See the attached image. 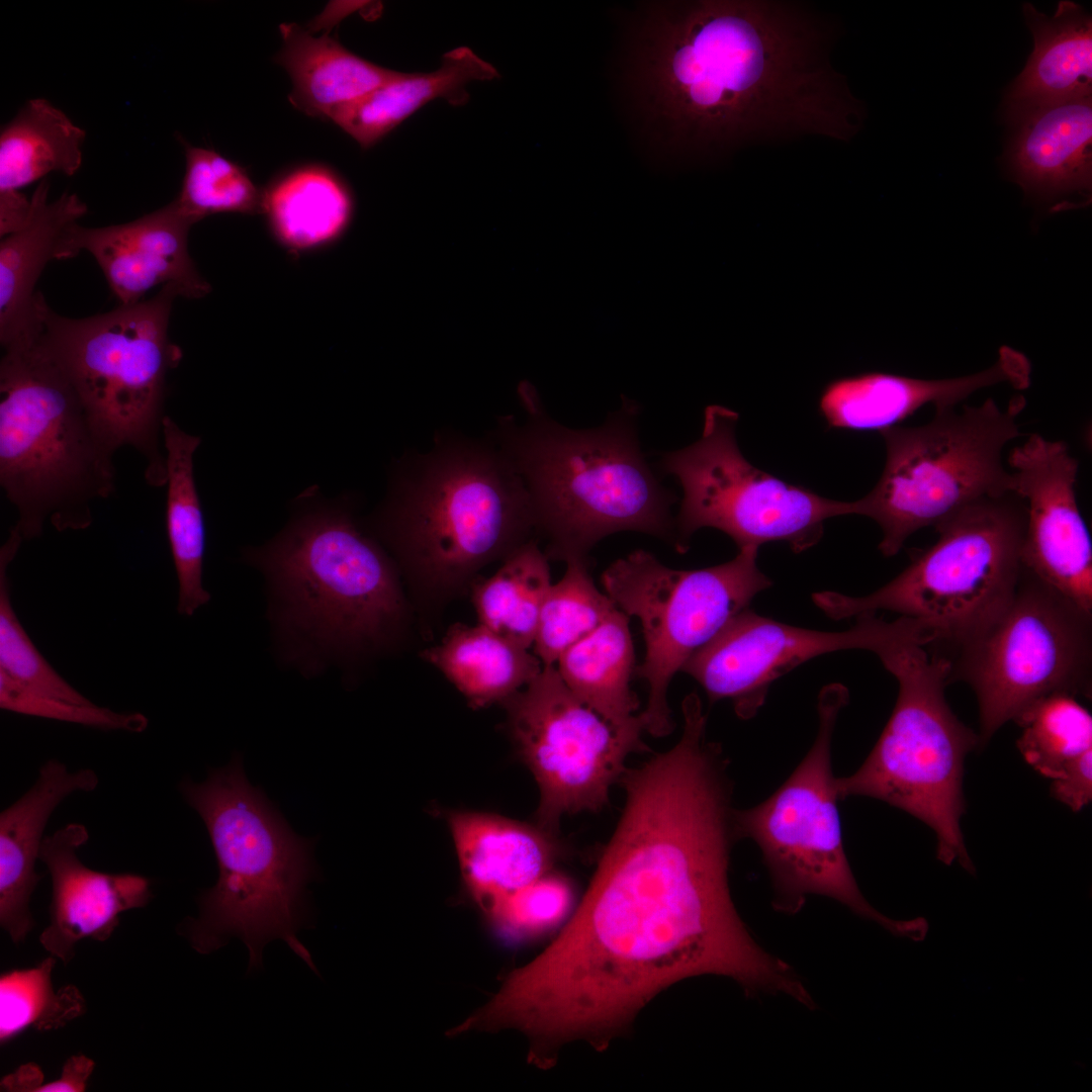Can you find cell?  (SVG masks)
<instances>
[{"instance_id":"5b68a950","label":"cell","mask_w":1092,"mask_h":1092,"mask_svg":"<svg viewBox=\"0 0 1092 1092\" xmlns=\"http://www.w3.org/2000/svg\"><path fill=\"white\" fill-rule=\"evenodd\" d=\"M384 538L404 568L452 589L507 558L536 528L526 485L494 444L438 436L399 469L380 513Z\"/></svg>"},{"instance_id":"d6986e66","label":"cell","mask_w":1092,"mask_h":1092,"mask_svg":"<svg viewBox=\"0 0 1092 1092\" xmlns=\"http://www.w3.org/2000/svg\"><path fill=\"white\" fill-rule=\"evenodd\" d=\"M88 839L85 825L68 823L43 838L39 852L52 882L50 923L39 942L64 964L73 959L80 940H107L122 913L145 907L153 897L144 876L103 873L84 864L79 849Z\"/></svg>"},{"instance_id":"e575fe53","label":"cell","mask_w":1092,"mask_h":1092,"mask_svg":"<svg viewBox=\"0 0 1092 1092\" xmlns=\"http://www.w3.org/2000/svg\"><path fill=\"white\" fill-rule=\"evenodd\" d=\"M1021 728L1017 747L1041 776L1055 780L1075 759L1092 749V716L1075 696L1044 697L1014 720Z\"/></svg>"},{"instance_id":"52a82bcc","label":"cell","mask_w":1092,"mask_h":1092,"mask_svg":"<svg viewBox=\"0 0 1092 1092\" xmlns=\"http://www.w3.org/2000/svg\"><path fill=\"white\" fill-rule=\"evenodd\" d=\"M926 645L922 631L905 623L875 652L898 681L897 701L863 763L835 779L836 792L839 800L870 797L911 814L935 832L939 860L974 873L961 818L965 758L980 738L946 702L947 659Z\"/></svg>"},{"instance_id":"ac0fdd59","label":"cell","mask_w":1092,"mask_h":1092,"mask_svg":"<svg viewBox=\"0 0 1092 1092\" xmlns=\"http://www.w3.org/2000/svg\"><path fill=\"white\" fill-rule=\"evenodd\" d=\"M196 223L175 200L132 221L84 228L75 224L66 240L68 259L87 251L96 260L120 304L144 300L157 285L173 284L186 298L206 296L211 287L188 252Z\"/></svg>"},{"instance_id":"ab89813d","label":"cell","mask_w":1092,"mask_h":1092,"mask_svg":"<svg viewBox=\"0 0 1092 1092\" xmlns=\"http://www.w3.org/2000/svg\"><path fill=\"white\" fill-rule=\"evenodd\" d=\"M0 708L22 715L52 719L101 729L140 733L148 718L139 712H116L94 703L88 705L38 695L0 671Z\"/></svg>"},{"instance_id":"f546056e","label":"cell","mask_w":1092,"mask_h":1092,"mask_svg":"<svg viewBox=\"0 0 1092 1092\" xmlns=\"http://www.w3.org/2000/svg\"><path fill=\"white\" fill-rule=\"evenodd\" d=\"M200 442V437L182 430L169 416L164 418L165 526L178 579L177 612L183 616H192L210 600L202 584L205 525L193 465Z\"/></svg>"},{"instance_id":"6da1fadb","label":"cell","mask_w":1092,"mask_h":1092,"mask_svg":"<svg viewBox=\"0 0 1092 1092\" xmlns=\"http://www.w3.org/2000/svg\"><path fill=\"white\" fill-rule=\"evenodd\" d=\"M626 802L581 903L560 935L479 1013L515 1027L535 1058L573 1039L604 1046L658 993L719 975L746 991L809 998L753 940L731 899V785L713 765L663 753L628 769Z\"/></svg>"},{"instance_id":"7402d4cb","label":"cell","mask_w":1092,"mask_h":1092,"mask_svg":"<svg viewBox=\"0 0 1092 1092\" xmlns=\"http://www.w3.org/2000/svg\"><path fill=\"white\" fill-rule=\"evenodd\" d=\"M465 885L489 914L505 898L546 875L559 856L556 833L500 816L448 817Z\"/></svg>"},{"instance_id":"277c9868","label":"cell","mask_w":1092,"mask_h":1092,"mask_svg":"<svg viewBox=\"0 0 1092 1092\" xmlns=\"http://www.w3.org/2000/svg\"><path fill=\"white\" fill-rule=\"evenodd\" d=\"M248 557L268 582L284 657L306 670L378 648L402 621L392 561L344 509L306 510Z\"/></svg>"},{"instance_id":"8d00e7d4","label":"cell","mask_w":1092,"mask_h":1092,"mask_svg":"<svg viewBox=\"0 0 1092 1092\" xmlns=\"http://www.w3.org/2000/svg\"><path fill=\"white\" fill-rule=\"evenodd\" d=\"M186 169L178 207L195 222L216 213H261L262 190L247 170L219 153L181 140Z\"/></svg>"},{"instance_id":"7a4b0ae2","label":"cell","mask_w":1092,"mask_h":1092,"mask_svg":"<svg viewBox=\"0 0 1092 1092\" xmlns=\"http://www.w3.org/2000/svg\"><path fill=\"white\" fill-rule=\"evenodd\" d=\"M524 424L502 418L494 444L528 490L547 557L588 560L604 537L621 531L651 534L674 544L675 502L649 468L638 443V406L625 402L601 427L573 430L545 413L535 389L521 386Z\"/></svg>"},{"instance_id":"2e32d148","label":"cell","mask_w":1092,"mask_h":1092,"mask_svg":"<svg viewBox=\"0 0 1092 1092\" xmlns=\"http://www.w3.org/2000/svg\"><path fill=\"white\" fill-rule=\"evenodd\" d=\"M889 622L875 613L856 617L845 631L798 628L762 617L749 609L735 615L684 664L711 703L729 699L742 719L763 705L770 684L816 656L845 650L875 652Z\"/></svg>"},{"instance_id":"30bf717a","label":"cell","mask_w":1092,"mask_h":1092,"mask_svg":"<svg viewBox=\"0 0 1092 1092\" xmlns=\"http://www.w3.org/2000/svg\"><path fill=\"white\" fill-rule=\"evenodd\" d=\"M1022 396L1001 407L993 398L980 405L938 406L921 426L880 432L886 460L880 479L852 502V515L881 528L880 551L896 555L916 531L935 526L983 497L1013 491L1004 461L1006 446L1019 437Z\"/></svg>"},{"instance_id":"8992f818","label":"cell","mask_w":1092,"mask_h":1092,"mask_svg":"<svg viewBox=\"0 0 1092 1092\" xmlns=\"http://www.w3.org/2000/svg\"><path fill=\"white\" fill-rule=\"evenodd\" d=\"M0 362V484L23 541L88 528L92 504L114 490L116 449L41 343L32 321Z\"/></svg>"},{"instance_id":"3957f363","label":"cell","mask_w":1092,"mask_h":1092,"mask_svg":"<svg viewBox=\"0 0 1092 1092\" xmlns=\"http://www.w3.org/2000/svg\"><path fill=\"white\" fill-rule=\"evenodd\" d=\"M179 790L201 817L218 867L216 883L199 898L198 917L183 927L191 946L206 954L239 937L250 974L262 968L264 946L281 939L317 974L297 937L305 888L316 877L311 840L297 836L249 783L239 755L201 783L183 780Z\"/></svg>"},{"instance_id":"f1b7e54d","label":"cell","mask_w":1092,"mask_h":1092,"mask_svg":"<svg viewBox=\"0 0 1092 1092\" xmlns=\"http://www.w3.org/2000/svg\"><path fill=\"white\" fill-rule=\"evenodd\" d=\"M474 708L504 702L542 670L539 658L478 624H455L441 643L424 651Z\"/></svg>"},{"instance_id":"8fae6325","label":"cell","mask_w":1092,"mask_h":1092,"mask_svg":"<svg viewBox=\"0 0 1092 1092\" xmlns=\"http://www.w3.org/2000/svg\"><path fill=\"white\" fill-rule=\"evenodd\" d=\"M945 658L948 684L965 681L976 695L983 746L1044 697L1091 698L1092 611L1023 566L1001 614Z\"/></svg>"},{"instance_id":"44dd1931","label":"cell","mask_w":1092,"mask_h":1092,"mask_svg":"<svg viewBox=\"0 0 1092 1092\" xmlns=\"http://www.w3.org/2000/svg\"><path fill=\"white\" fill-rule=\"evenodd\" d=\"M99 778L91 768L70 770L50 759L32 786L0 813V924L14 943L33 926L30 899L39 880L36 860L46 826L57 807L77 792H91Z\"/></svg>"},{"instance_id":"d6a6232c","label":"cell","mask_w":1092,"mask_h":1092,"mask_svg":"<svg viewBox=\"0 0 1092 1092\" xmlns=\"http://www.w3.org/2000/svg\"><path fill=\"white\" fill-rule=\"evenodd\" d=\"M551 584L548 557L534 541L526 542L492 576L473 586L479 624L528 649Z\"/></svg>"},{"instance_id":"ba28073f","label":"cell","mask_w":1092,"mask_h":1092,"mask_svg":"<svg viewBox=\"0 0 1092 1092\" xmlns=\"http://www.w3.org/2000/svg\"><path fill=\"white\" fill-rule=\"evenodd\" d=\"M1024 500L1014 491L983 497L934 526L938 538L884 586L864 597L813 595L841 620L879 610L917 621L927 649L946 657L981 634L1013 597L1023 570Z\"/></svg>"},{"instance_id":"7c38bea8","label":"cell","mask_w":1092,"mask_h":1092,"mask_svg":"<svg viewBox=\"0 0 1092 1092\" xmlns=\"http://www.w3.org/2000/svg\"><path fill=\"white\" fill-rule=\"evenodd\" d=\"M847 703L848 692L839 684L821 691L818 732L810 750L766 800L734 810L735 834L758 845L778 910L796 913L808 895H823L895 934L913 938L917 920H892L872 907L856 885L844 851L831 740L839 712Z\"/></svg>"},{"instance_id":"4fadbf2b","label":"cell","mask_w":1092,"mask_h":1092,"mask_svg":"<svg viewBox=\"0 0 1092 1092\" xmlns=\"http://www.w3.org/2000/svg\"><path fill=\"white\" fill-rule=\"evenodd\" d=\"M737 422L736 412L711 404L701 437L660 460L662 471L674 475L684 491L674 520L678 552L688 550L696 531L711 527L739 549L785 542L799 553L819 542L826 520L852 515V502L823 497L753 466L738 447Z\"/></svg>"},{"instance_id":"f35d334b","label":"cell","mask_w":1092,"mask_h":1092,"mask_svg":"<svg viewBox=\"0 0 1092 1092\" xmlns=\"http://www.w3.org/2000/svg\"><path fill=\"white\" fill-rule=\"evenodd\" d=\"M572 903L570 883L564 877L547 873L505 898L488 915L508 934L531 935L561 922Z\"/></svg>"},{"instance_id":"83f0119b","label":"cell","mask_w":1092,"mask_h":1092,"mask_svg":"<svg viewBox=\"0 0 1092 1092\" xmlns=\"http://www.w3.org/2000/svg\"><path fill=\"white\" fill-rule=\"evenodd\" d=\"M263 213L276 240L304 252L339 239L353 214V199L332 169L306 164L288 170L262 190Z\"/></svg>"},{"instance_id":"4dcf8cb0","label":"cell","mask_w":1092,"mask_h":1092,"mask_svg":"<svg viewBox=\"0 0 1092 1092\" xmlns=\"http://www.w3.org/2000/svg\"><path fill=\"white\" fill-rule=\"evenodd\" d=\"M566 687L586 706L613 724H623L638 710L630 680L635 654L629 616L615 608L588 635L556 661Z\"/></svg>"},{"instance_id":"4316f807","label":"cell","mask_w":1092,"mask_h":1092,"mask_svg":"<svg viewBox=\"0 0 1092 1092\" xmlns=\"http://www.w3.org/2000/svg\"><path fill=\"white\" fill-rule=\"evenodd\" d=\"M282 48L274 62L288 73L289 102L310 117L329 119L332 112L401 72L377 66L347 50L336 38L315 36L296 23L279 26Z\"/></svg>"},{"instance_id":"d4e9b609","label":"cell","mask_w":1092,"mask_h":1092,"mask_svg":"<svg viewBox=\"0 0 1092 1092\" xmlns=\"http://www.w3.org/2000/svg\"><path fill=\"white\" fill-rule=\"evenodd\" d=\"M50 184L42 180L32 193L35 206L28 223L0 243V341L11 342L30 322L36 282L52 260L68 259L70 230L87 212L75 193L49 202Z\"/></svg>"},{"instance_id":"ffe728a7","label":"cell","mask_w":1092,"mask_h":1092,"mask_svg":"<svg viewBox=\"0 0 1092 1092\" xmlns=\"http://www.w3.org/2000/svg\"><path fill=\"white\" fill-rule=\"evenodd\" d=\"M1030 371L1022 353L1002 347L992 366L960 377L922 379L866 372L836 378L823 388L818 407L830 429L881 432L929 403L958 405L976 391L1002 383L1024 389L1030 383Z\"/></svg>"},{"instance_id":"b9f144b4","label":"cell","mask_w":1092,"mask_h":1092,"mask_svg":"<svg viewBox=\"0 0 1092 1092\" xmlns=\"http://www.w3.org/2000/svg\"><path fill=\"white\" fill-rule=\"evenodd\" d=\"M34 206L33 195L28 198L19 190L0 192L1 238L24 228L33 214Z\"/></svg>"},{"instance_id":"484cf974","label":"cell","mask_w":1092,"mask_h":1092,"mask_svg":"<svg viewBox=\"0 0 1092 1092\" xmlns=\"http://www.w3.org/2000/svg\"><path fill=\"white\" fill-rule=\"evenodd\" d=\"M498 77L496 70L466 47L444 55L430 73H400L364 96L331 113L329 120L362 148L368 149L427 103L444 98L452 104L468 99L465 86Z\"/></svg>"},{"instance_id":"7bdbcfd3","label":"cell","mask_w":1092,"mask_h":1092,"mask_svg":"<svg viewBox=\"0 0 1092 1092\" xmlns=\"http://www.w3.org/2000/svg\"><path fill=\"white\" fill-rule=\"evenodd\" d=\"M95 1063L88 1057H70L63 1066L60 1078L42 1084L37 1092H82L93 1073Z\"/></svg>"},{"instance_id":"836d02e7","label":"cell","mask_w":1092,"mask_h":1092,"mask_svg":"<svg viewBox=\"0 0 1092 1092\" xmlns=\"http://www.w3.org/2000/svg\"><path fill=\"white\" fill-rule=\"evenodd\" d=\"M562 578L543 602L533 642L543 666L554 665L571 645L593 632L617 608L589 574V560L566 561Z\"/></svg>"},{"instance_id":"cb8c5ba5","label":"cell","mask_w":1092,"mask_h":1092,"mask_svg":"<svg viewBox=\"0 0 1092 1092\" xmlns=\"http://www.w3.org/2000/svg\"><path fill=\"white\" fill-rule=\"evenodd\" d=\"M1034 49L1003 102L1011 124L1035 109L1092 97V19L1079 4L1060 1L1048 16L1024 3Z\"/></svg>"},{"instance_id":"9c48e42d","label":"cell","mask_w":1092,"mask_h":1092,"mask_svg":"<svg viewBox=\"0 0 1092 1092\" xmlns=\"http://www.w3.org/2000/svg\"><path fill=\"white\" fill-rule=\"evenodd\" d=\"M177 296L166 284L150 299L84 318L58 314L39 292L34 303L41 343L111 445L143 456L145 478L155 487L166 482V378L182 358L168 335Z\"/></svg>"},{"instance_id":"74e56055","label":"cell","mask_w":1092,"mask_h":1092,"mask_svg":"<svg viewBox=\"0 0 1092 1092\" xmlns=\"http://www.w3.org/2000/svg\"><path fill=\"white\" fill-rule=\"evenodd\" d=\"M23 539L12 528L0 549V671L41 696L92 704L49 663L18 620L10 599L8 567Z\"/></svg>"},{"instance_id":"5bb4252c","label":"cell","mask_w":1092,"mask_h":1092,"mask_svg":"<svg viewBox=\"0 0 1092 1092\" xmlns=\"http://www.w3.org/2000/svg\"><path fill=\"white\" fill-rule=\"evenodd\" d=\"M757 551L747 547L725 563L678 570L647 551L636 550L603 572L606 594L642 626L645 657L635 671L648 685L647 704L639 716L650 735L664 737L673 730L667 690L674 674L770 586V579L757 566Z\"/></svg>"},{"instance_id":"d590c367","label":"cell","mask_w":1092,"mask_h":1092,"mask_svg":"<svg viewBox=\"0 0 1092 1092\" xmlns=\"http://www.w3.org/2000/svg\"><path fill=\"white\" fill-rule=\"evenodd\" d=\"M56 958L37 966L13 970L0 978V1041L6 1043L26 1028L59 1029L86 1011V1001L74 985L55 990L52 972Z\"/></svg>"},{"instance_id":"603a6c76","label":"cell","mask_w":1092,"mask_h":1092,"mask_svg":"<svg viewBox=\"0 0 1092 1092\" xmlns=\"http://www.w3.org/2000/svg\"><path fill=\"white\" fill-rule=\"evenodd\" d=\"M1008 162L1025 193L1087 196L1092 184V97L1030 111L1015 122Z\"/></svg>"},{"instance_id":"60d3db41","label":"cell","mask_w":1092,"mask_h":1092,"mask_svg":"<svg viewBox=\"0 0 1092 1092\" xmlns=\"http://www.w3.org/2000/svg\"><path fill=\"white\" fill-rule=\"evenodd\" d=\"M1052 781V796L1073 812L1081 811L1092 800V749L1073 760Z\"/></svg>"},{"instance_id":"ee69618b","label":"cell","mask_w":1092,"mask_h":1092,"mask_svg":"<svg viewBox=\"0 0 1092 1092\" xmlns=\"http://www.w3.org/2000/svg\"><path fill=\"white\" fill-rule=\"evenodd\" d=\"M43 1075L40 1069L33 1064H27L7 1075L1 1081V1090L37 1092L42 1083Z\"/></svg>"},{"instance_id":"e0dca14e","label":"cell","mask_w":1092,"mask_h":1092,"mask_svg":"<svg viewBox=\"0 0 1092 1092\" xmlns=\"http://www.w3.org/2000/svg\"><path fill=\"white\" fill-rule=\"evenodd\" d=\"M1006 464L1026 508L1023 566L1092 611V542L1075 489L1079 461L1066 442L1030 434Z\"/></svg>"},{"instance_id":"1f68e13d","label":"cell","mask_w":1092,"mask_h":1092,"mask_svg":"<svg viewBox=\"0 0 1092 1092\" xmlns=\"http://www.w3.org/2000/svg\"><path fill=\"white\" fill-rule=\"evenodd\" d=\"M85 131L44 98L28 100L0 134V192L18 191L52 172L74 175Z\"/></svg>"},{"instance_id":"9a60e30c","label":"cell","mask_w":1092,"mask_h":1092,"mask_svg":"<svg viewBox=\"0 0 1092 1092\" xmlns=\"http://www.w3.org/2000/svg\"><path fill=\"white\" fill-rule=\"evenodd\" d=\"M503 703L517 751L540 790L538 825L552 833L565 814L602 809L628 756L648 750L639 714L609 722L566 687L554 665Z\"/></svg>"}]
</instances>
